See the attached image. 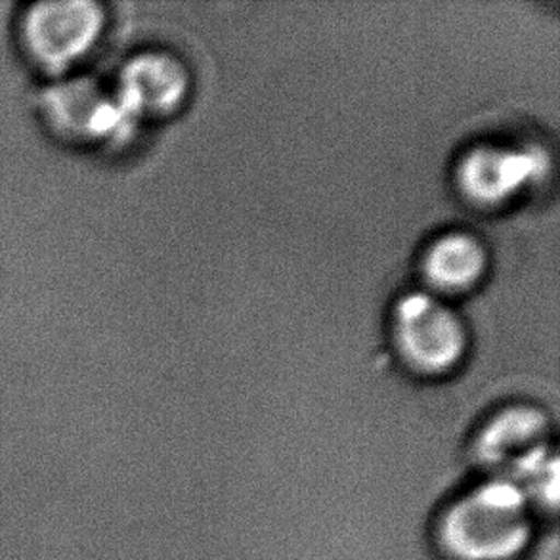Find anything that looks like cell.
I'll return each mask as SVG.
<instances>
[{
	"instance_id": "6da1fadb",
	"label": "cell",
	"mask_w": 560,
	"mask_h": 560,
	"mask_svg": "<svg viewBox=\"0 0 560 560\" xmlns=\"http://www.w3.org/2000/svg\"><path fill=\"white\" fill-rule=\"evenodd\" d=\"M538 515L523 490L505 477H488L440 508L432 541L442 560H524Z\"/></svg>"
},
{
	"instance_id": "7a4b0ae2",
	"label": "cell",
	"mask_w": 560,
	"mask_h": 560,
	"mask_svg": "<svg viewBox=\"0 0 560 560\" xmlns=\"http://www.w3.org/2000/svg\"><path fill=\"white\" fill-rule=\"evenodd\" d=\"M106 10L92 0H46L25 10L20 25L30 60L54 77L66 75L98 46Z\"/></svg>"
},
{
	"instance_id": "3957f363",
	"label": "cell",
	"mask_w": 560,
	"mask_h": 560,
	"mask_svg": "<svg viewBox=\"0 0 560 560\" xmlns=\"http://www.w3.org/2000/svg\"><path fill=\"white\" fill-rule=\"evenodd\" d=\"M393 339L401 360L421 375H444L462 364L469 334L459 314L432 293L400 296L393 311Z\"/></svg>"
},
{
	"instance_id": "277c9868",
	"label": "cell",
	"mask_w": 560,
	"mask_h": 560,
	"mask_svg": "<svg viewBox=\"0 0 560 560\" xmlns=\"http://www.w3.org/2000/svg\"><path fill=\"white\" fill-rule=\"evenodd\" d=\"M551 446V421L544 409L511 404L495 411L470 439V457L488 477H509Z\"/></svg>"
},
{
	"instance_id": "5b68a950",
	"label": "cell",
	"mask_w": 560,
	"mask_h": 560,
	"mask_svg": "<svg viewBox=\"0 0 560 560\" xmlns=\"http://www.w3.org/2000/svg\"><path fill=\"white\" fill-rule=\"evenodd\" d=\"M189 83L188 68L176 56L148 50L122 66L114 96L140 122L176 112L188 98Z\"/></svg>"
},
{
	"instance_id": "8992f818",
	"label": "cell",
	"mask_w": 560,
	"mask_h": 560,
	"mask_svg": "<svg viewBox=\"0 0 560 560\" xmlns=\"http://www.w3.org/2000/svg\"><path fill=\"white\" fill-rule=\"evenodd\" d=\"M544 171L539 153L509 145L482 144L470 148L457 161L455 180L463 196L475 203H505L528 188Z\"/></svg>"
},
{
	"instance_id": "52a82bcc",
	"label": "cell",
	"mask_w": 560,
	"mask_h": 560,
	"mask_svg": "<svg viewBox=\"0 0 560 560\" xmlns=\"http://www.w3.org/2000/svg\"><path fill=\"white\" fill-rule=\"evenodd\" d=\"M424 280L436 293L459 295L477 288L488 270V253L477 235L446 232L424 249Z\"/></svg>"
}]
</instances>
